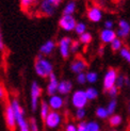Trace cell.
Segmentation results:
<instances>
[{
	"mask_svg": "<svg viewBox=\"0 0 130 131\" xmlns=\"http://www.w3.org/2000/svg\"><path fill=\"white\" fill-rule=\"evenodd\" d=\"M85 94H86V97L89 100H94L98 97V92H97L96 89L94 88H89L85 90Z\"/></svg>",
	"mask_w": 130,
	"mask_h": 131,
	"instance_id": "cb8c5ba5",
	"label": "cell"
},
{
	"mask_svg": "<svg viewBox=\"0 0 130 131\" xmlns=\"http://www.w3.org/2000/svg\"><path fill=\"white\" fill-rule=\"evenodd\" d=\"M77 131H89V130H88V123L81 121L79 124H78Z\"/></svg>",
	"mask_w": 130,
	"mask_h": 131,
	"instance_id": "74e56055",
	"label": "cell"
},
{
	"mask_svg": "<svg viewBox=\"0 0 130 131\" xmlns=\"http://www.w3.org/2000/svg\"><path fill=\"white\" fill-rule=\"evenodd\" d=\"M50 107H49V104H48V102H46V101H42V103H41V117H42V119L43 121H45L46 119V117H47V115H48V113L50 112Z\"/></svg>",
	"mask_w": 130,
	"mask_h": 131,
	"instance_id": "7402d4cb",
	"label": "cell"
},
{
	"mask_svg": "<svg viewBox=\"0 0 130 131\" xmlns=\"http://www.w3.org/2000/svg\"><path fill=\"white\" fill-rule=\"evenodd\" d=\"M80 37H79V42L81 43V44H83V45H89L91 42H92V40H93V37H92V34L90 33V32H84L83 34H81V35H79Z\"/></svg>",
	"mask_w": 130,
	"mask_h": 131,
	"instance_id": "603a6c76",
	"label": "cell"
},
{
	"mask_svg": "<svg viewBox=\"0 0 130 131\" xmlns=\"http://www.w3.org/2000/svg\"><path fill=\"white\" fill-rule=\"evenodd\" d=\"M125 85L126 86H130V79L126 76H125Z\"/></svg>",
	"mask_w": 130,
	"mask_h": 131,
	"instance_id": "b9f144b4",
	"label": "cell"
},
{
	"mask_svg": "<svg viewBox=\"0 0 130 131\" xmlns=\"http://www.w3.org/2000/svg\"><path fill=\"white\" fill-rule=\"evenodd\" d=\"M65 131H77V127L74 125V124H68V125L66 126Z\"/></svg>",
	"mask_w": 130,
	"mask_h": 131,
	"instance_id": "f35d334b",
	"label": "cell"
},
{
	"mask_svg": "<svg viewBox=\"0 0 130 131\" xmlns=\"http://www.w3.org/2000/svg\"><path fill=\"white\" fill-rule=\"evenodd\" d=\"M128 111H129V113H130V103H129V108H128Z\"/></svg>",
	"mask_w": 130,
	"mask_h": 131,
	"instance_id": "ee69618b",
	"label": "cell"
},
{
	"mask_svg": "<svg viewBox=\"0 0 130 131\" xmlns=\"http://www.w3.org/2000/svg\"><path fill=\"white\" fill-rule=\"evenodd\" d=\"M118 77V71L116 68H109L103 77V90L106 92L115 85L116 79Z\"/></svg>",
	"mask_w": 130,
	"mask_h": 131,
	"instance_id": "277c9868",
	"label": "cell"
},
{
	"mask_svg": "<svg viewBox=\"0 0 130 131\" xmlns=\"http://www.w3.org/2000/svg\"><path fill=\"white\" fill-rule=\"evenodd\" d=\"M110 45H111L112 51H120L123 48V41L121 40L120 37H116Z\"/></svg>",
	"mask_w": 130,
	"mask_h": 131,
	"instance_id": "d4e9b609",
	"label": "cell"
},
{
	"mask_svg": "<svg viewBox=\"0 0 130 131\" xmlns=\"http://www.w3.org/2000/svg\"><path fill=\"white\" fill-rule=\"evenodd\" d=\"M100 41L102 42V44H111L116 37H117V35H116V32L112 29H103L100 31Z\"/></svg>",
	"mask_w": 130,
	"mask_h": 131,
	"instance_id": "4fadbf2b",
	"label": "cell"
},
{
	"mask_svg": "<svg viewBox=\"0 0 130 131\" xmlns=\"http://www.w3.org/2000/svg\"><path fill=\"white\" fill-rule=\"evenodd\" d=\"M75 32L78 34V35H81L83 34L84 32H86V25L80 21V23H77L76 25V28H75Z\"/></svg>",
	"mask_w": 130,
	"mask_h": 131,
	"instance_id": "83f0119b",
	"label": "cell"
},
{
	"mask_svg": "<svg viewBox=\"0 0 130 131\" xmlns=\"http://www.w3.org/2000/svg\"><path fill=\"white\" fill-rule=\"evenodd\" d=\"M58 86H59V81L57 79V76L52 73L48 77V84H47V94L49 96L55 95L58 92Z\"/></svg>",
	"mask_w": 130,
	"mask_h": 131,
	"instance_id": "9a60e30c",
	"label": "cell"
},
{
	"mask_svg": "<svg viewBox=\"0 0 130 131\" xmlns=\"http://www.w3.org/2000/svg\"><path fill=\"white\" fill-rule=\"evenodd\" d=\"M102 52H103V47H102V46H100V48H99V54H102Z\"/></svg>",
	"mask_w": 130,
	"mask_h": 131,
	"instance_id": "7bdbcfd3",
	"label": "cell"
},
{
	"mask_svg": "<svg viewBox=\"0 0 130 131\" xmlns=\"http://www.w3.org/2000/svg\"><path fill=\"white\" fill-rule=\"evenodd\" d=\"M5 96V91H4V88L0 84V99H3Z\"/></svg>",
	"mask_w": 130,
	"mask_h": 131,
	"instance_id": "60d3db41",
	"label": "cell"
},
{
	"mask_svg": "<svg viewBox=\"0 0 130 131\" xmlns=\"http://www.w3.org/2000/svg\"><path fill=\"white\" fill-rule=\"evenodd\" d=\"M88 97L85 94V91L82 90H78L76 92H74L73 96H71V103L76 109H80V108H84L88 103Z\"/></svg>",
	"mask_w": 130,
	"mask_h": 131,
	"instance_id": "8992f818",
	"label": "cell"
},
{
	"mask_svg": "<svg viewBox=\"0 0 130 131\" xmlns=\"http://www.w3.org/2000/svg\"><path fill=\"white\" fill-rule=\"evenodd\" d=\"M77 21L73 15H62V17L59 20V26L60 28L66 32H70V31H75Z\"/></svg>",
	"mask_w": 130,
	"mask_h": 131,
	"instance_id": "52a82bcc",
	"label": "cell"
},
{
	"mask_svg": "<svg viewBox=\"0 0 130 131\" xmlns=\"http://www.w3.org/2000/svg\"><path fill=\"white\" fill-rule=\"evenodd\" d=\"M112 1H113V2H114V1H116V0H112Z\"/></svg>",
	"mask_w": 130,
	"mask_h": 131,
	"instance_id": "f6af8a7d",
	"label": "cell"
},
{
	"mask_svg": "<svg viewBox=\"0 0 130 131\" xmlns=\"http://www.w3.org/2000/svg\"><path fill=\"white\" fill-rule=\"evenodd\" d=\"M11 104H12L13 111H14L16 124H17V126H18V128H19V131H30L29 123L26 121V118H25L24 109L21 108L19 101L16 99V98H14V99L11 101Z\"/></svg>",
	"mask_w": 130,
	"mask_h": 131,
	"instance_id": "7a4b0ae2",
	"label": "cell"
},
{
	"mask_svg": "<svg viewBox=\"0 0 130 131\" xmlns=\"http://www.w3.org/2000/svg\"><path fill=\"white\" fill-rule=\"evenodd\" d=\"M88 67V63L86 61L84 60L83 58H80V57H78L76 58L74 62L70 64V69L73 73L75 74H79V73H83L84 70L86 69Z\"/></svg>",
	"mask_w": 130,
	"mask_h": 131,
	"instance_id": "7c38bea8",
	"label": "cell"
},
{
	"mask_svg": "<svg viewBox=\"0 0 130 131\" xmlns=\"http://www.w3.org/2000/svg\"><path fill=\"white\" fill-rule=\"evenodd\" d=\"M80 42H77V41H73L71 42V45H70V51L71 52H78L80 48Z\"/></svg>",
	"mask_w": 130,
	"mask_h": 131,
	"instance_id": "8d00e7d4",
	"label": "cell"
},
{
	"mask_svg": "<svg viewBox=\"0 0 130 131\" xmlns=\"http://www.w3.org/2000/svg\"><path fill=\"white\" fill-rule=\"evenodd\" d=\"M113 26H114V24L112 20H106L105 21V28L106 29H112Z\"/></svg>",
	"mask_w": 130,
	"mask_h": 131,
	"instance_id": "ab89813d",
	"label": "cell"
},
{
	"mask_svg": "<svg viewBox=\"0 0 130 131\" xmlns=\"http://www.w3.org/2000/svg\"><path fill=\"white\" fill-rule=\"evenodd\" d=\"M4 116H5V123L10 131H15L16 128V119H15V114L13 111L11 102H8L5 104V110H4Z\"/></svg>",
	"mask_w": 130,
	"mask_h": 131,
	"instance_id": "ba28073f",
	"label": "cell"
},
{
	"mask_svg": "<svg viewBox=\"0 0 130 131\" xmlns=\"http://www.w3.org/2000/svg\"><path fill=\"white\" fill-rule=\"evenodd\" d=\"M130 34V25L127 20L122 19L118 21V28L116 31V35L120 38H125Z\"/></svg>",
	"mask_w": 130,
	"mask_h": 131,
	"instance_id": "5bb4252c",
	"label": "cell"
},
{
	"mask_svg": "<svg viewBox=\"0 0 130 131\" xmlns=\"http://www.w3.org/2000/svg\"><path fill=\"white\" fill-rule=\"evenodd\" d=\"M88 130L89 131H101L99 124L96 123V122H90V123H88Z\"/></svg>",
	"mask_w": 130,
	"mask_h": 131,
	"instance_id": "4dcf8cb0",
	"label": "cell"
},
{
	"mask_svg": "<svg viewBox=\"0 0 130 131\" xmlns=\"http://www.w3.org/2000/svg\"><path fill=\"white\" fill-rule=\"evenodd\" d=\"M62 0H42L37 6V14L41 16H52Z\"/></svg>",
	"mask_w": 130,
	"mask_h": 131,
	"instance_id": "3957f363",
	"label": "cell"
},
{
	"mask_svg": "<svg viewBox=\"0 0 130 131\" xmlns=\"http://www.w3.org/2000/svg\"><path fill=\"white\" fill-rule=\"evenodd\" d=\"M96 115L97 117H99L101 119H105L109 116V113L107 111V108H102V107H99L98 109L96 110Z\"/></svg>",
	"mask_w": 130,
	"mask_h": 131,
	"instance_id": "f1b7e54d",
	"label": "cell"
},
{
	"mask_svg": "<svg viewBox=\"0 0 130 131\" xmlns=\"http://www.w3.org/2000/svg\"><path fill=\"white\" fill-rule=\"evenodd\" d=\"M123 122V118L122 116L118 115V114H112L110 115V118H109V124L111 127H117L120 126Z\"/></svg>",
	"mask_w": 130,
	"mask_h": 131,
	"instance_id": "44dd1931",
	"label": "cell"
},
{
	"mask_svg": "<svg viewBox=\"0 0 130 131\" xmlns=\"http://www.w3.org/2000/svg\"><path fill=\"white\" fill-rule=\"evenodd\" d=\"M71 42H73V40L68 36H64L59 41V45L58 46H59V51H60V54L62 58L67 59L69 57Z\"/></svg>",
	"mask_w": 130,
	"mask_h": 131,
	"instance_id": "30bf717a",
	"label": "cell"
},
{
	"mask_svg": "<svg viewBox=\"0 0 130 131\" xmlns=\"http://www.w3.org/2000/svg\"><path fill=\"white\" fill-rule=\"evenodd\" d=\"M120 54L127 63L130 64V49L128 47H124L123 46V48L120 50Z\"/></svg>",
	"mask_w": 130,
	"mask_h": 131,
	"instance_id": "484cf974",
	"label": "cell"
},
{
	"mask_svg": "<svg viewBox=\"0 0 130 131\" xmlns=\"http://www.w3.org/2000/svg\"><path fill=\"white\" fill-rule=\"evenodd\" d=\"M85 116V110L84 108H80V109H77L76 111V118L79 119V121H82Z\"/></svg>",
	"mask_w": 130,
	"mask_h": 131,
	"instance_id": "836d02e7",
	"label": "cell"
},
{
	"mask_svg": "<svg viewBox=\"0 0 130 131\" xmlns=\"http://www.w3.org/2000/svg\"><path fill=\"white\" fill-rule=\"evenodd\" d=\"M116 107H117V101H116L115 98H112L111 101L109 102L108 107H107V111H108V113H109V116L114 114L115 110H116Z\"/></svg>",
	"mask_w": 130,
	"mask_h": 131,
	"instance_id": "4316f807",
	"label": "cell"
},
{
	"mask_svg": "<svg viewBox=\"0 0 130 131\" xmlns=\"http://www.w3.org/2000/svg\"><path fill=\"white\" fill-rule=\"evenodd\" d=\"M44 122H45V124H46V126L48 128L55 129V128H57L58 126H59L60 123H61V114L59 112H57V111L52 110L48 113L46 119H45Z\"/></svg>",
	"mask_w": 130,
	"mask_h": 131,
	"instance_id": "8fae6325",
	"label": "cell"
},
{
	"mask_svg": "<svg viewBox=\"0 0 130 131\" xmlns=\"http://www.w3.org/2000/svg\"><path fill=\"white\" fill-rule=\"evenodd\" d=\"M98 79V75H97L95 71H90L86 74V82L89 83H95Z\"/></svg>",
	"mask_w": 130,
	"mask_h": 131,
	"instance_id": "f546056e",
	"label": "cell"
},
{
	"mask_svg": "<svg viewBox=\"0 0 130 131\" xmlns=\"http://www.w3.org/2000/svg\"><path fill=\"white\" fill-rule=\"evenodd\" d=\"M77 82L79 84H84L86 82V74L84 73H79L77 74Z\"/></svg>",
	"mask_w": 130,
	"mask_h": 131,
	"instance_id": "e575fe53",
	"label": "cell"
},
{
	"mask_svg": "<svg viewBox=\"0 0 130 131\" xmlns=\"http://www.w3.org/2000/svg\"><path fill=\"white\" fill-rule=\"evenodd\" d=\"M124 85H125V76L118 75L117 79H116V82H115V86H117L118 89H122Z\"/></svg>",
	"mask_w": 130,
	"mask_h": 131,
	"instance_id": "1f68e13d",
	"label": "cell"
},
{
	"mask_svg": "<svg viewBox=\"0 0 130 131\" xmlns=\"http://www.w3.org/2000/svg\"><path fill=\"white\" fill-rule=\"evenodd\" d=\"M55 48H56V43L52 40H48L40 47V53L43 56H49L52 53Z\"/></svg>",
	"mask_w": 130,
	"mask_h": 131,
	"instance_id": "e0dca14e",
	"label": "cell"
},
{
	"mask_svg": "<svg viewBox=\"0 0 130 131\" xmlns=\"http://www.w3.org/2000/svg\"><path fill=\"white\" fill-rule=\"evenodd\" d=\"M34 70L38 77L48 78L53 73V66L49 60L40 53L34 61Z\"/></svg>",
	"mask_w": 130,
	"mask_h": 131,
	"instance_id": "6da1fadb",
	"label": "cell"
},
{
	"mask_svg": "<svg viewBox=\"0 0 130 131\" xmlns=\"http://www.w3.org/2000/svg\"><path fill=\"white\" fill-rule=\"evenodd\" d=\"M86 16H88L90 21H92V23H99L101 19H102V11H101V8H100L99 5H97V4L91 5L90 8L88 9Z\"/></svg>",
	"mask_w": 130,
	"mask_h": 131,
	"instance_id": "9c48e42d",
	"label": "cell"
},
{
	"mask_svg": "<svg viewBox=\"0 0 130 131\" xmlns=\"http://www.w3.org/2000/svg\"><path fill=\"white\" fill-rule=\"evenodd\" d=\"M37 0H20V6L23 11L28 12L36 4Z\"/></svg>",
	"mask_w": 130,
	"mask_h": 131,
	"instance_id": "ffe728a7",
	"label": "cell"
},
{
	"mask_svg": "<svg viewBox=\"0 0 130 131\" xmlns=\"http://www.w3.org/2000/svg\"><path fill=\"white\" fill-rule=\"evenodd\" d=\"M29 127H30V131H38V126H37V123H36L35 118H30Z\"/></svg>",
	"mask_w": 130,
	"mask_h": 131,
	"instance_id": "d590c367",
	"label": "cell"
},
{
	"mask_svg": "<svg viewBox=\"0 0 130 131\" xmlns=\"http://www.w3.org/2000/svg\"><path fill=\"white\" fill-rule=\"evenodd\" d=\"M48 104H49V107L57 111V110H60L62 107H63V104H64V101L62 99V97L59 96V95H52V96H50L49 98V100H48Z\"/></svg>",
	"mask_w": 130,
	"mask_h": 131,
	"instance_id": "2e32d148",
	"label": "cell"
},
{
	"mask_svg": "<svg viewBox=\"0 0 130 131\" xmlns=\"http://www.w3.org/2000/svg\"><path fill=\"white\" fill-rule=\"evenodd\" d=\"M42 95V89L36 81H33L31 83L30 89V97H31V109L32 111H36L38 106V99Z\"/></svg>",
	"mask_w": 130,
	"mask_h": 131,
	"instance_id": "5b68a950",
	"label": "cell"
},
{
	"mask_svg": "<svg viewBox=\"0 0 130 131\" xmlns=\"http://www.w3.org/2000/svg\"><path fill=\"white\" fill-rule=\"evenodd\" d=\"M71 89H73V83L68 80H62L61 82H59L58 92L61 95H67L71 92Z\"/></svg>",
	"mask_w": 130,
	"mask_h": 131,
	"instance_id": "ac0fdd59",
	"label": "cell"
},
{
	"mask_svg": "<svg viewBox=\"0 0 130 131\" xmlns=\"http://www.w3.org/2000/svg\"><path fill=\"white\" fill-rule=\"evenodd\" d=\"M118 91H120V89L117 88V86H113V88H111L109 91H107V93H108V95L111 97V98H115L116 96L118 95Z\"/></svg>",
	"mask_w": 130,
	"mask_h": 131,
	"instance_id": "d6a6232c",
	"label": "cell"
},
{
	"mask_svg": "<svg viewBox=\"0 0 130 131\" xmlns=\"http://www.w3.org/2000/svg\"><path fill=\"white\" fill-rule=\"evenodd\" d=\"M77 9V3L75 0H70L68 3H66V5L64 6L63 9V14L64 15H73L76 12Z\"/></svg>",
	"mask_w": 130,
	"mask_h": 131,
	"instance_id": "d6986e66",
	"label": "cell"
},
{
	"mask_svg": "<svg viewBox=\"0 0 130 131\" xmlns=\"http://www.w3.org/2000/svg\"><path fill=\"white\" fill-rule=\"evenodd\" d=\"M112 131H117V130H112Z\"/></svg>",
	"mask_w": 130,
	"mask_h": 131,
	"instance_id": "bcb514c9",
	"label": "cell"
}]
</instances>
